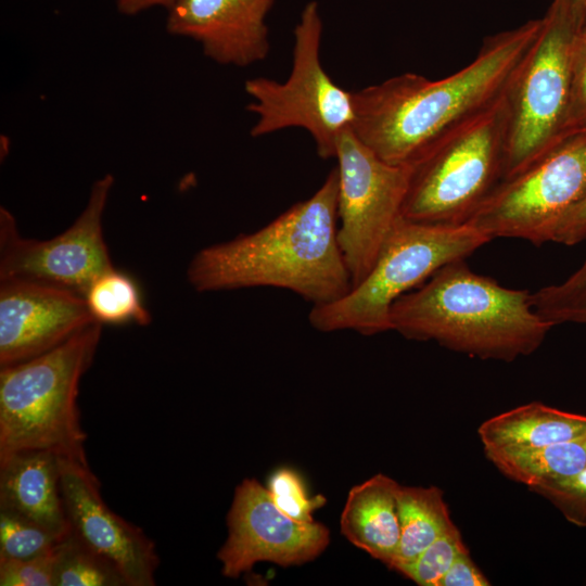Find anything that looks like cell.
<instances>
[{"label": "cell", "instance_id": "cell-30", "mask_svg": "<svg viewBox=\"0 0 586 586\" xmlns=\"http://www.w3.org/2000/svg\"><path fill=\"white\" fill-rule=\"evenodd\" d=\"M586 240V198L565 213L556 225L551 241L573 245Z\"/></svg>", "mask_w": 586, "mask_h": 586}, {"label": "cell", "instance_id": "cell-26", "mask_svg": "<svg viewBox=\"0 0 586 586\" xmlns=\"http://www.w3.org/2000/svg\"><path fill=\"white\" fill-rule=\"evenodd\" d=\"M267 488L276 506L285 515L302 523L314 522L313 512L327 501L322 495L309 497L302 477L286 468L277 470L270 476Z\"/></svg>", "mask_w": 586, "mask_h": 586}, {"label": "cell", "instance_id": "cell-33", "mask_svg": "<svg viewBox=\"0 0 586 586\" xmlns=\"http://www.w3.org/2000/svg\"><path fill=\"white\" fill-rule=\"evenodd\" d=\"M174 0H117L118 11L125 15H135L153 7L168 9Z\"/></svg>", "mask_w": 586, "mask_h": 586}, {"label": "cell", "instance_id": "cell-19", "mask_svg": "<svg viewBox=\"0 0 586 586\" xmlns=\"http://www.w3.org/2000/svg\"><path fill=\"white\" fill-rule=\"evenodd\" d=\"M486 458L531 491L569 479L586 467L584 440L524 448H487Z\"/></svg>", "mask_w": 586, "mask_h": 586}, {"label": "cell", "instance_id": "cell-32", "mask_svg": "<svg viewBox=\"0 0 586 586\" xmlns=\"http://www.w3.org/2000/svg\"><path fill=\"white\" fill-rule=\"evenodd\" d=\"M582 31L586 24V0H552L551 4Z\"/></svg>", "mask_w": 586, "mask_h": 586}, {"label": "cell", "instance_id": "cell-35", "mask_svg": "<svg viewBox=\"0 0 586 586\" xmlns=\"http://www.w3.org/2000/svg\"><path fill=\"white\" fill-rule=\"evenodd\" d=\"M582 31H586V24H585V26H584V28H583V30H582Z\"/></svg>", "mask_w": 586, "mask_h": 586}, {"label": "cell", "instance_id": "cell-12", "mask_svg": "<svg viewBox=\"0 0 586 586\" xmlns=\"http://www.w3.org/2000/svg\"><path fill=\"white\" fill-rule=\"evenodd\" d=\"M228 537L217 553L221 573L235 578L260 561L282 566L303 564L329 545V530L319 522L302 523L285 515L268 488L255 479L237 486L227 517Z\"/></svg>", "mask_w": 586, "mask_h": 586}, {"label": "cell", "instance_id": "cell-7", "mask_svg": "<svg viewBox=\"0 0 586 586\" xmlns=\"http://www.w3.org/2000/svg\"><path fill=\"white\" fill-rule=\"evenodd\" d=\"M542 18L540 31L505 94L502 180L520 174L568 138L572 54L581 31L552 5Z\"/></svg>", "mask_w": 586, "mask_h": 586}, {"label": "cell", "instance_id": "cell-13", "mask_svg": "<svg viewBox=\"0 0 586 586\" xmlns=\"http://www.w3.org/2000/svg\"><path fill=\"white\" fill-rule=\"evenodd\" d=\"M60 474L71 532L111 562L128 586H154L160 564L154 542L107 507L89 466L60 457Z\"/></svg>", "mask_w": 586, "mask_h": 586}, {"label": "cell", "instance_id": "cell-2", "mask_svg": "<svg viewBox=\"0 0 586 586\" xmlns=\"http://www.w3.org/2000/svg\"><path fill=\"white\" fill-rule=\"evenodd\" d=\"M336 167L308 199L260 229L200 250L187 268L198 292L245 288L288 290L313 306L332 303L352 289L339 239Z\"/></svg>", "mask_w": 586, "mask_h": 586}, {"label": "cell", "instance_id": "cell-11", "mask_svg": "<svg viewBox=\"0 0 586 586\" xmlns=\"http://www.w3.org/2000/svg\"><path fill=\"white\" fill-rule=\"evenodd\" d=\"M114 183L106 174L91 187L86 207L62 233L48 240L18 233L13 215L0 208V282L27 281L86 295L91 284L114 268L102 230Z\"/></svg>", "mask_w": 586, "mask_h": 586}, {"label": "cell", "instance_id": "cell-21", "mask_svg": "<svg viewBox=\"0 0 586 586\" xmlns=\"http://www.w3.org/2000/svg\"><path fill=\"white\" fill-rule=\"evenodd\" d=\"M92 318L100 323L146 326L151 315L133 280L115 268L101 275L85 295Z\"/></svg>", "mask_w": 586, "mask_h": 586}, {"label": "cell", "instance_id": "cell-1", "mask_svg": "<svg viewBox=\"0 0 586 586\" xmlns=\"http://www.w3.org/2000/svg\"><path fill=\"white\" fill-rule=\"evenodd\" d=\"M543 18L486 38L472 62L437 80L404 73L353 91L352 130L380 158L411 165L462 122L501 98Z\"/></svg>", "mask_w": 586, "mask_h": 586}, {"label": "cell", "instance_id": "cell-4", "mask_svg": "<svg viewBox=\"0 0 586 586\" xmlns=\"http://www.w3.org/2000/svg\"><path fill=\"white\" fill-rule=\"evenodd\" d=\"M101 332L94 321L39 356L0 367V461L47 450L89 466L77 396Z\"/></svg>", "mask_w": 586, "mask_h": 586}, {"label": "cell", "instance_id": "cell-9", "mask_svg": "<svg viewBox=\"0 0 586 586\" xmlns=\"http://www.w3.org/2000/svg\"><path fill=\"white\" fill-rule=\"evenodd\" d=\"M586 198V129L569 136L520 174L500 181L467 224L491 240L515 238L540 245Z\"/></svg>", "mask_w": 586, "mask_h": 586}, {"label": "cell", "instance_id": "cell-27", "mask_svg": "<svg viewBox=\"0 0 586 586\" xmlns=\"http://www.w3.org/2000/svg\"><path fill=\"white\" fill-rule=\"evenodd\" d=\"M532 491L551 502L570 523L586 527V467L569 479Z\"/></svg>", "mask_w": 586, "mask_h": 586}, {"label": "cell", "instance_id": "cell-24", "mask_svg": "<svg viewBox=\"0 0 586 586\" xmlns=\"http://www.w3.org/2000/svg\"><path fill=\"white\" fill-rule=\"evenodd\" d=\"M62 538L34 521L0 510V558L43 556L52 552Z\"/></svg>", "mask_w": 586, "mask_h": 586}, {"label": "cell", "instance_id": "cell-34", "mask_svg": "<svg viewBox=\"0 0 586 586\" xmlns=\"http://www.w3.org/2000/svg\"><path fill=\"white\" fill-rule=\"evenodd\" d=\"M584 445H585V448H586V437L584 438Z\"/></svg>", "mask_w": 586, "mask_h": 586}, {"label": "cell", "instance_id": "cell-3", "mask_svg": "<svg viewBox=\"0 0 586 586\" xmlns=\"http://www.w3.org/2000/svg\"><path fill=\"white\" fill-rule=\"evenodd\" d=\"M393 331L480 359L510 362L534 353L555 327L531 292L475 273L464 259L443 266L391 307Z\"/></svg>", "mask_w": 586, "mask_h": 586}, {"label": "cell", "instance_id": "cell-14", "mask_svg": "<svg viewBox=\"0 0 586 586\" xmlns=\"http://www.w3.org/2000/svg\"><path fill=\"white\" fill-rule=\"evenodd\" d=\"M86 300L27 281L0 282V367L39 356L93 323Z\"/></svg>", "mask_w": 586, "mask_h": 586}, {"label": "cell", "instance_id": "cell-8", "mask_svg": "<svg viewBox=\"0 0 586 586\" xmlns=\"http://www.w3.org/2000/svg\"><path fill=\"white\" fill-rule=\"evenodd\" d=\"M323 23L316 1L307 2L294 27L292 67L284 81L255 77L244 82L252 99L246 110L257 116L251 136L303 128L321 158H334L340 135L354 122L353 91L340 87L324 71Z\"/></svg>", "mask_w": 586, "mask_h": 586}, {"label": "cell", "instance_id": "cell-10", "mask_svg": "<svg viewBox=\"0 0 586 586\" xmlns=\"http://www.w3.org/2000/svg\"><path fill=\"white\" fill-rule=\"evenodd\" d=\"M339 244L352 286L371 269L385 239L403 217L409 165H393L362 143L352 128L336 141Z\"/></svg>", "mask_w": 586, "mask_h": 586}, {"label": "cell", "instance_id": "cell-17", "mask_svg": "<svg viewBox=\"0 0 586 586\" xmlns=\"http://www.w3.org/2000/svg\"><path fill=\"white\" fill-rule=\"evenodd\" d=\"M399 486L382 473L355 485L348 492L340 521L341 533L349 543L388 568L400 539Z\"/></svg>", "mask_w": 586, "mask_h": 586}, {"label": "cell", "instance_id": "cell-20", "mask_svg": "<svg viewBox=\"0 0 586 586\" xmlns=\"http://www.w3.org/2000/svg\"><path fill=\"white\" fill-rule=\"evenodd\" d=\"M400 539L390 569L398 571L454 525L443 491L436 486H399Z\"/></svg>", "mask_w": 586, "mask_h": 586}, {"label": "cell", "instance_id": "cell-22", "mask_svg": "<svg viewBox=\"0 0 586 586\" xmlns=\"http://www.w3.org/2000/svg\"><path fill=\"white\" fill-rule=\"evenodd\" d=\"M54 586H128L120 572L71 531L54 549Z\"/></svg>", "mask_w": 586, "mask_h": 586}, {"label": "cell", "instance_id": "cell-6", "mask_svg": "<svg viewBox=\"0 0 586 586\" xmlns=\"http://www.w3.org/2000/svg\"><path fill=\"white\" fill-rule=\"evenodd\" d=\"M505 94L447 132L409 165L404 218L435 225L469 221L504 177Z\"/></svg>", "mask_w": 586, "mask_h": 586}, {"label": "cell", "instance_id": "cell-5", "mask_svg": "<svg viewBox=\"0 0 586 586\" xmlns=\"http://www.w3.org/2000/svg\"><path fill=\"white\" fill-rule=\"evenodd\" d=\"M489 241L469 224L435 225L402 217L367 276L341 298L313 306L309 322L321 332L348 330L374 335L390 331V311L397 298Z\"/></svg>", "mask_w": 586, "mask_h": 586}, {"label": "cell", "instance_id": "cell-23", "mask_svg": "<svg viewBox=\"0 0 586 586\" xmlns=\"http://www.w3.org/2000/svg\"><path fill=\"white\" fill-rule=\"evenodd\" d=\"M536 313L553 326L586 324V260L568 279L531 293Z\"/></svg>", "mask_w": 586, "mask_h": 586}, {"label": "cell", "instance_id": "cell-25", "mask_svg": "<svg viewBox=\"0 0 586 586\" xmlns=\"http://www.w3.org/2000/svg\"><path fill=\"white\" fill-rule=\"evenodd\" d=\"M464 551L469 550L463 544L460 531L454 524L397 572L420 586H438L456 557Z\"/></svg>", "mask_w": 586, "mask_h": 586}, {"label": "cell", "instance_id": "cell-29", "mask_svg": "<svg viewBox=\"0 0 586 586\" xmlns=\"http://www.w3.org/2000/svg\"><path fill=\"white\" fill-rule=\"evenodd\" d=\"M586 129V31H581L572 54V88L568 137Z\"/></svg>", "mask_w": 586, "mask_h": 586}, {"label": "cell", "instance_id": "cell-18", "mask_svg": "<svg viewBox=\"0 0 586 586\" xmlns=\"http://www.w3.org/2000/svg\"><path fill=\"white\" fill-rule=\"evenodd\" d=\"M487 448L539 447L584 440L586 416L532 402L485 420L477 429Z\"/></svg>", "mask_w": 586, "mask_h": 586}, {"label": "cell", "instance_id": "cell-15", "mask_svg": "<svg viewBox=\"0 0 586 586\" xmlns=\"http://www.w3.org/2000/svg\"><path fill=\"white\" fill-rule=\"evenodd\" d=\"M276 0H174L169 34L196 41L220 65L246 67L270 50L267 15Z\"/></svg>", "mask_w": 586, "mask_h": 586}, {"label": "cell", "instance_id": "cell-16", "mask_svg": "<svg viewBox=\"0 0 586 586\" xmlns=\"http://www.w3.org/2000/svg\"><path fill=\"white\" fill-rule=\"evenodd\" d=\"M0 510L18 514L59 537L71 531L61 492L60 456L24 450L0 461Z\"/></svg>", "mask_w": 586, "mask_h": 586}, {"label": "cell", "instance_id": "cell-28", "mask_svg": "<svg viewBox=\"0 0 586 586\" xmlns=\"http://www.w3.org/2000/svg\"><path fill=\"white\" fill-rule=\"evenodd\" d=\"M0 585L54 586V550L23 560L0 558Z\"/></svg>", "mask_w": 586, "mask_h": 586}, {"label": "cell", "instance_id": "cell-31", "mask_svg": "<svg viewBox=\"0 0 586 586\" xmlns=\"http://www.w3.org/2000/svg\"><path fill=\"white\" fill-rule=\"evenodd\" d=\"M487 577L472 561L469 551L459 553L438 586H488Z\"/></svg>", "mask_w": 586, "mask_h": 586}]
</instances>
